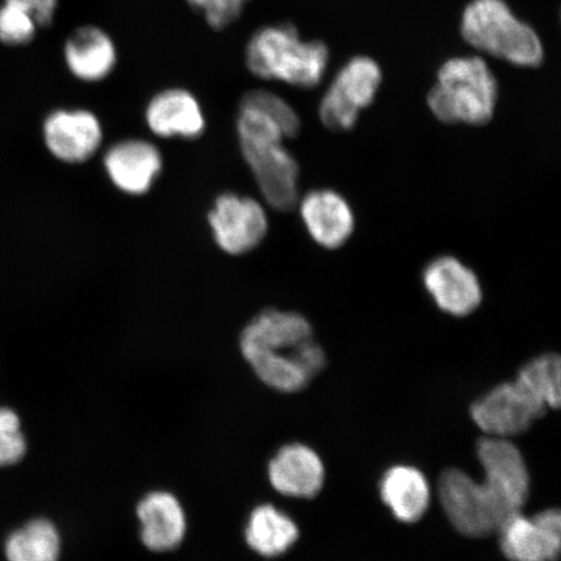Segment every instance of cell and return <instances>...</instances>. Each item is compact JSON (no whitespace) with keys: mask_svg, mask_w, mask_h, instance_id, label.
<instances>
[{"mask_svg":"<svg viewBox=\"0 0 561 561\" xmlns=\"http://www.w3.org/2000/svg\"><path fill=\"white\" fill-rule=\"evenodd\" d=\"M240 350L264 385L293 394L307 388L325 368L324 350L304 314L266 308L242 329Z\"/></svg>","mask_w":561,"mask_h":561,"instance_id":"obj_1","label":"cell"},{"mask_svg":"<svg viewBox=\"0 0 561 561\" xmlns=\"http://www.w3.org/2000/svg\"><path fill=\"white\" fill-rule=\"evenodd\" d=\"M236 129L242 157L266 205L287 213L299 202V164L286 149L276 121L252 105H238Z\"/></svg>","mask_w":561,"mask_h":561,"instance_id":"obj_2","label":"cell"},{"mask_svg":"<svg viewBox=\"0 0 561 561\" xmlns=\"http://www.w3.org/2000/svg\"><path fill=\"white\" fill-rule=\"evenodd\" d=\"M329 59L324 42L301 39L290 23L262 26L244 47V65L252 76L299 89L318 87Z\"/></svg>","mask_w":561,"mask_h":561,"instance_id":"obj_3","label":"cell"},{"mask_svg":"<svg viewBox=\"0 0 561 561\" xmlns=\"http://www.w3.org/2000/svg\"><path fill=\"white\" fill-rule=\"evenodd\" d=\"M497 95V81L485 60L466 56L439 68L427 105L442 123L480 126L493 118Z\"/></svg>","mask_w":561,"mask_h":561,"instance_id":"obj_4","label":"cell"},{"mask_svg":"<svg viewBox=\"0 0 561 561\" xmlns=\"http://www.w3.org/2000/svg\"><path fill=\"white\" fill-rule=\"evenodd\" d=\"M461 34L476 50L510 65L536 68L543 62L541 38L504 0H472L462 13Z\"/></svg>","mask_w":561,"mask_h":561,"instance_id":"obj_5","label":"cell"},{"mask_svg":"<svg viewBox=\"0 0 561 561\" xmlns=\"http://www.w3.org/2000/svg\"><path fill=\"white\" fill-rule=\"evenodd\" d=\"M438 493L448 520L467 537L493 535L508 520L485 483L474 481L458 468L442 473Z\"/></svg>","mask_w":561,"mask_h":561,"instance_id":"obj_6","label":"cell"},{"mask_svg":"<svg viewBox=\"0 0 561 561\" xmlns=\"http://www.w3.org/2000/svg\"><path fill=\"white\" fill-rule=\"evenodd\" d=\"M382 82V70L368 56H355L336 73L320 103L319 116L328 129L354 128L360 112L375 102Z\"/></svg>","mask_w":561,"mask_h":561,"instance_id":"obj_7","label":"cell"},{"mask_svg":"<svg viewBox=\"0 0 561 561\" xmlns=\"http://www.w3.org/2000/svg\"><path fill=\"white\" fill-rule=\"evenodd\" d=\"M208 226L217 248L230 256H242L262 244L270 220L261 202L227 192L216 196L208 213Z\"/></svg>","mask_w":561,"mask_h":561,"instance_id":"obj_8","label":"cell"},{"mask_svg":"<svg viewBox=\"0 0 561 561\" xmlns=\"http://www.w3.org/2000/svg\"><path fill=\"white\" fill-rule=\"evenodd\" d=\"M547 410L528 386L515 380L497 385L477 399L471 407V416L486 436L510 438L528 431Z\"/></svg>","mask_w":561,"mask_h":561,"instance_id":"obj_9","label":"cell"},{"mask_svg":"<svg viewBox=\"0 0 561 561\" xmlns=\"http://www.w3.org/2000/svg\"><path fill=\"white\" fill-rule=\"evenodd\" d=\"M101 118L87 108H55L44 117L41 140L48 156L62 164L87 163L102 149Z\"/></svg>","mask_w":561,"mask_h":561,"instance_id":"obj_10","label":"cell"},{"mask_svg":"<svg viewBox=\"0 0 561 561\" xmlns=\"http://www.w3.org/2000/svg\"><path fill=\"white\" fill-rule=\"evenodd\" d=\"M483 482L511 517L528 501L530 477L524 456L508 438L486 437L477 445Z\"/></svg>","mask_w":561,"mask_h":561,"instance_id":"obj_11","label":"cell"},{"mask_svg":"<svg viewBox=\"0 0 561 561\" xmlns=\"http://www.w3.org/2000/svg\"><path fill=\"white\" fill-rule=\"evenodd\" d=\"M501 550L510 561H557L561 550V515L557 508L528 517L511 516L500 530Z\"/></svg>","mask_w":561,"mask_h":561,"instance_id":"obj_12","label":"cell"},{"mask_svg":"<svg viewBox=\"0 0 561 561\" xmlns=\"http://www.w3.org/2000/svg\"><path fill=\"white\" fill-rule=\"evenodd\" d=\"M103 167L118 192L142 196L156 185L163 172V153L156 144L144 138H126L104 152Z\"/></svg>","mask_w":561,"mask_h":561,"instance_id":"obj_13","label":"cell"},{"mask_svg":"<svg viewBox=\"0 0 561 561\" xmlns=\"http://www.w3.org/2000/svg\"><path fill=\"white\" fill-rule=\"evenodd\" d=\"M423 283L439 310L455 318H465L481 306L479 277L454 256H439L427 264Z\"/></svg>","mask_w":561,"mask_h":561,"instance_id":"obj_14","label":"cell"},{"mask_svg":"<svg viewBox=\"0 0 561 561\" xmlns=\"http://www.w3.org/2000/svg\"><path fill=\"white\" fill-rule=\"evenodd\" d=\"M145 123L153 136L163 139H196L207 128L198 96L185 88H168L153 94L146 105Z\"/></svg>","mask_w":561,"mask_h":561,"instance_id":"obj_15","label":"cell"},{"mask_svg":"<svg viewBox=\"0 0 561 561\" xmlns=\"http://www.w3.org/2000/svg\"><path fill=\"white\" fill-rule=\"evenodd\" d=\"M136 515L139 539L147 550L158 553L178 550L187 535V515L171 491L152 490L140 497Z\"/></svg>","mask_w":561,"mask_h":561,"instance_id":"obj_16","label":"cell"},{"mask_svg":"<svg viewBox=\"0 0 561 561\" xmlns=\"http://www.w3.org/2000/svg\"><path fill=\"white\" fill-rule=\"evenodd\" d=\"M62 59L76 80L98 83L115 72L118 50L112 35L96 25H82L70 33L62 46Z\"/></svg>","mask_w":561,"mask_h":561,"instance_id":"obj_17","label":"cell"},{"mask_svg":"<svg viewBox=\"0 0 561 561\" xmlns=\"http://www.w3.org/2000/svg\"><path fill=\"white\" fill-rule=\"evenodd\" d=\"M268 480L278 494L311 500L324 486L325 467L318 453L301 444L279 448L270 460Z\"/></svg>","mask_w":561,"mask_h":561,"instance_id":"obj_18","label":"cell"},{"mask_svg":"<svg viewBox=\"0 0 561 561\" xmlns=\"http://www.w3.org/2000/svg\"><path fill=\"white\" fill-rule=\"evenodd\" d=\"M300 217L308 234L321 248H342L355 230V216L348 202L336 192L313 191L299 205Z\"/></svg>","mask_w":561,"mask_h":561,"instance_id":"obj_19","label":"cell"},{"mask_svg":"<svg viewBox=\"0 0 561 561\" xmlns=\"http://www.w3.org/2000/svg\"><path fill=\"white\" fill-rule=\"evenodd\" d=\"M381 500L402 523H416L431 503V486L423 472L410 466L391 467L380 483Z\"/></svg>","mask_w":561,"mask_h":561,"instance_id":"obj_20","label":"cell"},{"mask_svg":"<svg viewBox=\"0 0 561 561\" xmlns=\"http://www.w3.org/2000/svg\"><path fill=\"white\" fill-rule=\"evenodd\" d=\"M243 536L251 551L273 559L284 556L298 542L299 528L285 512L265 503L250 512Z\"/></svg>","mask_w":561,"mask_h":561,"instance_id":"obj_21","label":"cell"},{"mask_svg":"<svg viewBox=\"0 0 561 561\" xmlns=\"http://www.w3.org/2000/svg\"><path fill=\"white\" fill-rule=\"evenodd\" d=\"M61 551V533L46 517H35L19 526L4 542L7 561H59Z\"/></svg>","mask_w":561,"mask_h":561,"instance_id":"obj_22","label":"cell"},{"mask_svg":"<svg viewBox=\"0 0 561 561\" xmlns=\"http://www.w3.org/2000/svg\"><path fill=\"white\" fill-rule=\"evenodd\" d=\"M561 362L558 354H543L535 357L518 370L516 380L528 386L529 390L547 409L557 410L561 403Z\"/></svg>","mask_w":561,"mask_h":561,"instance_id":"obj_23","label":"cell"},{"mask_svg":"<svg viewBox=\"0 0 561 561\" xmlns=\"http://www.w3.org/2000/svg\"><path fill=\"white\" fill-rule=\"evenodd\" d=\"M241 104L252 105V107L262 110L266 115L276 121L284 130L287 139L299 135L301 128L298 112L293 108L289 102L270 90L255 89L244 93L240 100Z\"/></svg>","mask_w":561,"mask_h":561,"instance_id":"obj_24","label":"cell"},{"mask_svg":"<svg viewBox=\"0 0 561 561\" xmlns=\"http://www.w3.org/2000/svg\"><path fill=\"white\" fill-rule=\"evenodd\" d=\"M39 27L30 12L11 0L0 5V42L20 47L32 44Z\"/></svg>","mask_w":561,"mask_h":561,"instance_id":"obj_25","label":"cell"},{"mask_svg":"<svg viewBox=\"0 0 561 561\" xmlns=\"http://www.w3.org/2000/svg\"><path fill=\"white\" fill-rule=\"evenodd\" d=\"M26 451L27 440L20 416L10 407H0V468L19 465Z\"/></svg>","mask_w":561,"mask_h":561,"instance_id":"obj_26","label":"cell"},{"mask_svg":"<svg viewBox=\"0 0 561 561\" xmlns=\"http://www.w3.org/2000/svg\"><path fill=\"white\" fill-rule=\"evenodd\" d=\"M250 0H209L202 15L210 30L221 32L240 20Z\"/></svg>","mask_w":561,"mask_h":561,"instance_id":"obj_27","label":"cell"},{"mask_svg":"<svg viewBox=\"0 0 561 561\" xmlns=\"http://www.w3.org/2000/svg\"><path fill=\"white\" fill-rule=\"evenodd\" d=\"M31 13L39 30L51 26L58 12L59 0H11Z\"/></svg>","mask_w":561,"mask_h":561,"instance_id":"obj_28","label":"cell"},{"mask_svg":"<svg viewBox=\"0 0 561 561\" xmlns=\"http://www.w3.org/2000/svg\"><path fill=\"white\" fill-rule=\"evenodd\" d=\"M185 2L192 7L194 11L203 12L209 3V0H185Z\"/></svg>","mask_w":561,"mask_h":561,"instance_id":"obj_29","label":"cell"}]
</instances>
